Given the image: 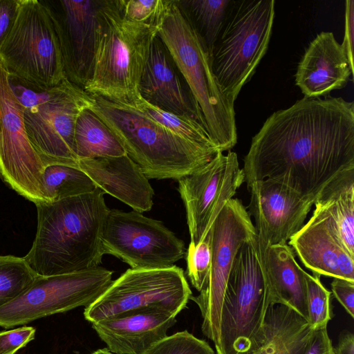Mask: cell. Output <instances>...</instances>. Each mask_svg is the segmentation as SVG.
Listing matches in <instances>:
<instances>
[{
	"label": "cell",
	"mask_w": 354,
	"mask_h": 354,
	"mask_svg": "<svg viewBox=\"0 0 354 354\" xmlns=\"http://www.w3.org/2000/svg\"><path fill=\"white\" fill-rule=\"evenodd\" d=\"M247 187L270 179L316 200L342 172L354 169V103L304 97L274 112L252 137L244 158Z\"/></svg>",
	"instance_id": "6da1fadb"
},
{
	"label": "cell",
	"mask_w": 354,
	"mask_h": 354,
	"mask_svg": "<svg viewBox=\"0 0 354 354\" xmlns=\"http://www.w3.org/2000/svg\"><path fill=\"white\" fill-rule=\"evenodd\" d=\"M104 194L97 187L91 193L35 205L37 232L24 258L37 274H64L99 266L110 210Z\"/></svg>",
	"instance_id": "7a4b0ae2"
},
{
	"label": "cell",
	"mask_w": 354,
	"mask_h": 354,
	"mask_svg": "<svg viewBox=\"0 0 354 354\" xmlns=\"http://www.w3.org/2000/svg\"><path fill=\"white\" fill-rule=\"evenodd\" d=\"M91 97L89 109L111 130L148 179L178 180L221 152L177 136L132 104Z\"/></svg>",
	"instance_id": "3957f363"
},
{
	"label": "cell",
	"mask_w": 354,
	"mask_h": 354,
	"mask_svg": "<svg viewBox=\"0 0 354 354\" xmlns=\"http://www.w3.org/2000/svg\"><path fill=\"white\" fill-rule=\"evenodd\" d=\"M158 27L127 19L119 0H100L91 75L84 90L109 101L131 104Z\"/></svg>",
	"instance_id": "277c9868"
},
{
	"label": "cell",
	"mask_w": 354,
	"mask_h": 354,
	"mask_svg": "<svg viewBox=\"0 0 354 354\" xmlns=\"http://www.w3.org/2000/svg\"><path fill=\"white\" fill-rule=\"evenodd\" d=\"M156 25L158 36L199 106L212 140L220 151H230L237 142L234 106L223 94L212 73L209 54L177 0H162Z\"/></svg>",
	"instance_id": "5b68a950"
},
{
	"label": "cell",
	"mask_w": 354,
	"mask_h": 354,
	"mask_svg": "<svg viewBox=\"0 0 354 354\" xmlns=\"http://www.w3.org/2000/svg\"><path fill=\"white\" fill-rule=\"evenodd\" d=\"M10 86L23 106L30 142L45 167L66 165L78 167L74 131L82 110L89 108L91 95L64 79L52 87H42L8 76Z\"/></svg>",
	"instance_id": "8992f818"
},
{
	"label": "cell",
	"mask_w": 354,
	"mask_h": 354,
	"mask_svg": "<svg viewBox=\"0 0 354 354\" xmlns=\"http://www.w3.org/2000/svg\"><path fill=\"white\" fill-rule=\"evenodd\" d=\"M274 4V0H232L209 54L212 73L233 106L267 52Z\"/></svg>",
	"instance_id": "52a82bcc"
},
{
	"label": "cell",
	"mask_w": 354,
	"mask_h": 354,
	"mask_svg": "<svg viewBox=\"0 0 354 354\" xmlns=\"http://www.w3.org/2000/svg\"><path fill=\"white\" fill-rule=\"evenodd\" d=\"M274 304L263 242L257 234L240 248L234 259L224 293L216 354H250L266 312Z\"/></svg>",
	"instance_id": "ba28073f"
},
{
	"label": "cell",
	"mask_w": 354,
	"mask_h": 354,
	"mask_svg": "<svg viewBox=\"0 0 354 354\" xmlns=\"http://www.w3.org/2000/svg\"><path fill=\"white\" fill-rule=\"evenodd\" d=\"M15 21L0 48L8 74L42 87L66 78L58 38L41 1L19 0Z\"/></svg>",
	"instance_id": "9c48e42d"
},
{
	"label": "cell",
	"mask_w": 354,
	"mask_h": 354,
	"mask_svg": "<svg viewBox=\"0 0 354 354\" xmlns=\"http://www.w3.org/2000/svg\"><path fill=\"white\" fill-rule=\"evenodd\" d=\"M192 290L184 271L176 266L160 269H128L113 281L84 315L91 322L152 311L177 315Z\"/></svg>",
	"instance_id": "30bf717a"
},
{
	"label": "cell",
	"mask_w": 354,
	"mask_h": 354,
	"mask_svg": "<svg viewBox=\"0 0 354 354\" xmlns=\"http://www.w3.org/2000/svg\"><path fill=\"white\" fill-rule=\"evenodd\" d=\"M113 272L97 266L58 275H39L18 297L0 306V326L9 328L41 317L85 308L112 283Z\"/></svg>",
	"instance_id": "8fae6325"
},
{
	"label": "cell",
	"mask_w": 354,
	"mask_h": 354,
	"mask_svg": "<svg viewBox=\"0 0 354 354\" xmlns=\"http://www.w3.org/2000/svg\"><path fill=\"white\" fill-rule=\"evenodd\" d=\"M212 263L207 283L191 299L198 306L203 333L212 341L216 354L220 345V324L224 293L240 248L257 235L254 225L241 201L232 198L223 207L209 230Z\"/></svg>",
	"instance_id": "7c38bea8"
},
{
	"label": "cell",
	"mask_w": 354,
	"mask_h": 354,
	"mask_svg": "<svg viewBox=\"0 0 354 354\" xmlns=\"http://www.w3.org/2000/svg\"><path fill=\"white\" fill-rule=\"evenodd\" d=\"M102 247L131 269H160L174 266L185 254L184 242L160 221L132 210L110 209Z\"/></svg>",
	"instance_id": "4fadbf2b"
},
{
	"label": "cell",
	"mask_w": 354,
	"mask_h": 354,
	"mask_svg": "<svg viewBox=\"0 0 354 354\" xmlns=\"http://www.w3.org/2000/svg\"><path fill=\"white\" fill-rule=\"evenodd\" d=\"M8 76L0 59V177L35 205L48 203L43 185L45 166L28 140L23 106L10 86Z\"/></svg>",
	"instance_id": "5bb4252c"
},
{
	"label": "cell",
	"mask_w": 354,
	"mask_h": 354,
	"mask_svg": "<svg viewBox=\"0 0 354 354\" xmlns=\"http://www.w3.org/2000/svg\"><path fill=\"white\" fill-rule=\"evenodd\" d=\"M178 183L186 210L190 243L196 245L206 236L224 205L233 198L244 183V174L235 152H218Z\"/></svg>",
	"instance_id": "9a60e30c"
},
{
	"label": "cell",
	"mask_w": 354,
	"mask_h": 354,
	"mask_svg": "<svg viewBox=\"0 0 354 354\" xmlns=\"http://www.w3.org/2000/svg\"><path fill=\"white\" fill-rule=\"evenodd\" d=\"M52 19L66 77L84 89L91 77L100 0H41Z\"/></svg>",
	"instance_id": "2e32d148"
},
{
	"label": "cell",
	"mask_w": 354,
	"mask_h": 354,
	"mask_svg": "<svg viewBox=\"0 0 354 354\" xmlns=\"http://www.w3.org/2000/svg\"><path fill=\"white\" fill-rule=\"evenodd\" d=\"M249 214L257 236L269 245L288 244L304 225L315 200L276 180L264 179L248 187Z\"/></svg>",
	"instance_id": "e0dca14e"
},
{
	"label": "cell",
	"mask_w": 354,
	"mask_h": 354,
	"mask_svg": "<svg viewBox=\"0 0 354 354\" xmlns=\"http://www.w3.org/2000/svg\"><path fill=\"white\" fill-rule=\"evenodd\" d=\"M138 93L149 104L192 118L205 127L201 109L189 86L158 35L151 44L139 82Z\"/></svg>",
	"instance_id": "ac0fdd59"
},
{
	"label": "cell",
	"mask_w": 354,
	"mask_h": 354,
	"mask_svg": "<svg viewBox=\"0 0 354 354\" xmlns=\"http://www.w3.org/2000/svg\"><path fill=\"white\" fill-rule=\"evenodd\" d=\"M353 73L345 48L331 32H321L310 42L296 73L295 84L304 97H322L344 88Z\"/></svg>",
	"instance_id": "d6986e66"
},
{
	"label": "cell",
	"mask_w": 354,
	"mask_h": 354,
	"mask_svg": "<svg viewBox=\"0 0 354 354\" xmlns=\"http://www.w3.org/2000/svg\"><path fill=\"white\" fill-rule=\"evenodd\" d=\"M288 245L313 273L354 281V257L315 209Z\"/></svg>",
	"instance_id": "ffe728a7"
},
{
	"label": "cell",
	"mask_w": 354,
	"mask_h": 354,
	"mask_svg": "<svg viewBox=\"0 0 354 354\" xmlns=\"http://www.w3.org/2000/svg\"><path fill=\"white\" fill-rule=\"evenodd\" d=\"M78 167L105 194L138 212L149 211L154 191L149 179L127 154L77 160Z\"/></svg>",
	"instance_id": "44dd1931"
},
{
	"label": "cell",
	"mask_w": 354,
	"mask_h": 354,
	"mask_svg": "<svg viewBox=\"0 0 354 354\" xmlns=\"http://www.w3.org/2000/svg\"><path fill=\"white\" fill-rule=\"evenodd\" d=\"M176 315L152 311L102 319L91 323L107 349L116 354H142L167 337Z\"/></svg>",
	"instance_id": "7402d4cb"
},
{
	"label": "cell",
	"mask_w": 354,
	"mask_h": 354,
	"mask_svg": "<svg viewBox=\"0 0 354 354\" xmlns=\"http://www.w3.org/2000/svg\"><path fill=\"white\" fill-rule=\"evenodd\" d=\"M313 330L293 309L274 304L266 312L250 354H303Z\"/></svg>",
	"instance_id": "603a6c76"
},
{
	"label": "cell",
	"mask_w": 354,
	"mask_h": 354,
	"mask_svg": "<svg viewBox=\"0 0 354 354\" xmlns=\"http://www.w3.org/2000/svg\"><path fill=\"white\" fill-rule=\"evenodd\" d=\"M263 254L275 304L290 307L308 321L306 271L297 262L293 250L288 244L269 245L263 242Z\"/></svg>",
	"instance_id": "cb8c5ba5"
},
{
	"label": "cell",
	"mask_w": 354,
	"mask_h": 354,
	"mask_svg": "<svg viewBox=\"0 0 354 354\" xmlns=\"http://www.w3.org/2000/svg\"><path fill=\"white\" fill-rule=\"evenodd\" d=\"M315 209L354 257V169L342 172L316 198Z\"/></svg>",
	"instance_id": "d4e9b609"
},
{
	"label": "cell",
	"mask_w": 354,
	"mask_h": 354,
	"mask_svg": "<svg viewBox=\"0 0 354 354\" xmlns=\"http://www.w3.org/2000/svg\"><path fill=\"white\" fill-rule=\"evenodd\" d=\"M74 147L77 160L127 154L111 130L89 108L82 110L77 118Z\"/></svg>",
	"instance_id": "484cf974"
},
{
	"label": "cell",
	"mask_w": 354,
	"mask_h": 354,
	"mask_svg": "<svg viewBox=\"0 0 354 354\" xmlns=\"http://www.w3.org/2000/svg\"><path fill=\"white\" fill-rule=\"evenodd\" d=\"M177 1L209 54L232 0H177Z\"/></svg>",
	"instance_id": "4316f807"
},
{
	"label": "cell",
	"mask_w": 354,
	"mask_h": 354,
	"mask_svg": "<svg viewBox=\"0 0 354 354\" xmlns=\"http://www.w3.org/2000/svg\"><path fill=\"white\" fill-rule=\"evenodd\" d=\"M43 185L48 203L94 192L97 185L79 167L50 165L45 167Z\"/></svg>",
	"instance_id": "83f0119b"
},
{
	"label": "cell",
	"mask_w": 354,
	"mask_h": 354,
	"mask_svg": "<svg viewBox=\"0 0 354 354\" xmlns=\"http://www.w3.org/2000/svg\"><path fill=\"white\" fill-rule=\"evenodd\" d=\"M129 104L133 105L177 136L207 147L218 149L206 128L197 120L156 108L145 101L140 94Z\"/></svg>",
	"instance_id": "f1b7e54d"
},
{
	"label": "cell",
	"mask_w": 354,
	"mask_h": 354,
	"mask_svg": "<svg viewBox=\"0 0 354 354\" xmlns=\"http://www.w3.org/2000/svg\"><path fill=\"white\" fill-rule=\"evenodd\" d=\"M38 276L24 257L0 256V306L18 297Z\"/></svg>",
	"instance_id": "f546056e"
},
{
	"label": "cell",
	"mask_w": 354,
	"mask_h": 354,
	"mask_svg": "<svg viewBox=\"0 0 354 354\" xmlns=\"http://www.w3.org/2000/svg\"><path fill=\"white\" fill-rule=\"evenodd\" d=\"M306 288L308 322L310 328L319 330L327 328L332 318L330 298L331 292L322 284L321 275L304 273Z\"/></svg>",
	"instance_id": "4dcf8cb0"
},
{
	"label": "cell",
	"mask_w": 354,
	"mask_h": 354,
	"mask_svg": "<svg viewBox=\"0 0 354 354\" xmlns=\"http://www.w3.org/2000/svg\"><path fill=\"white\" fill-rule=\"evenodd\" d=\"M186 259L187 277L192 286L200 292L207 283L211 268L212 245L209 231L198 244L189 243Z\"/></svg>",
	"instance_id": "1f68e13d"
},
{
	"label": "cell",
	"mask_w": 354,
	"mask_h": 354,
	"mask_svg": "<svg viewBox=\"0 0 354 354\" xmlns=\"http://www.w3.org/2000/svg\"><path fill=\"white\" fill-rule=\"evenodd\" d=\"M142 354H215L209 344L187 330L178 332L158 341Z\"/></svg>",
	"instance_id": "d6a6232c"
},
{
	"label": "cell",
	"mask_w": 354,
	"mask_h": 354,
	"mask_svg": "<svg viewBox=\"0 0 354 354\" xmlns=\"http://www.w3.org/2000/svg\"><path fill=\"white\" fill-rule=\"evenodd\" d=\"M124 16L139 23L156 24L162 0H119Z\"/></svg>",
	"instance_id": "836d02e7"
},
{
	"label": "cell",
	"mask_w": 354,
	"mask_h": 354,
	"mask_svg": "<svg viewBox=\"0 0 354 354\" xmlns=\"http://www.w3.org/2000/svg\"><path fill=\"white\" fill-rule=\"evenodd\" d=\"M35 328L21 326L0 332V354H15L35 339Z\"/></svg>",
	"instance_id": "e575fe53"
},
{
	"label": "cell",
	"mask_w": 354,
	"mask_h": 354,
	"mask_svg": "<svg viewBox=\"0 0 354 354\" xmlns=\"http://www.w3.org/2000/svg\"><path fill=\"white\" fill-rule=\"evenodd\" d=\"M332 292L348 314L354 317V281L341 278H333Z\"/></svg>",
	"instance_id": "d590c367"
},
{
	"label": "cell",
	"mask_w": 354,
	"mask_h": 354,
	"mask_svg": "<svg viewBox=\"0 0 354 354\" xmlns=\"http://www.w3.org/2000/svg\"><path fill=\"white\" fill-rule=\"evenodd\" d=\"M19 0H0V48L17 16Z\"/></svg>",
	"instance_id": "8d00e7d4"
},
{
	"label": "cell",
	"mask_w": 354,
	"mask_h": 354,
	"mask_svg": "<svg viewBox=\"0 0 354 354\" xmlns=\"http://www.w3.org/2000/svg\"><path fill=\"white\" fill-rule=\"evenodd\" d=\"M303 354H335L327 328L313 330Z\"/></svg>",
	"instance_id": "74e56055"
},
{
	"label": "cell",
	"mask_w": 354,
	"mask_h": 354,
	"mask_svg": "<svg viewBox=\"0 0 354 354\" xmlns=\"http://www.w3.org/2000/svg\"><path fill=\"white\" fill-rule=\"evenodd\" d=\"M345 3V31L342 44L345 48L349 61L353 64L354 1L347 0Z\"/></svg>",
	"instance_id": "f35d334b"
},
{
	"label": "cell",
	"mask_w": 354,
	"mask_h": 354,
	"mask_svg": "<svg viewBox=\"0 0 354 354\" xmlns=\"http://www.w3.org/2000/svg\"><path fill=\"white\" fill-rule=\"evenodd\" d=\"M335 354H354V335L351 332L340 334L337 344L334 348Z\"/></svg>",
	"instance_id": "ab89813d"
},
{
	"label": "cell",
	"mask_w": 354,
	"mask_h": 354,
	"mask_svg": "<svg viewBox=\"0 0 354 354\" xmlns=\"http://www.w3.org/2000/svg\"><path fill=\"white\" fill-rule=\"evenodd\" d=\"M91 354H113L111 351H109L107 348H101L98 349Z\"/></svg>",
	"instance_id": "60d3db41"
}]
</instances>
